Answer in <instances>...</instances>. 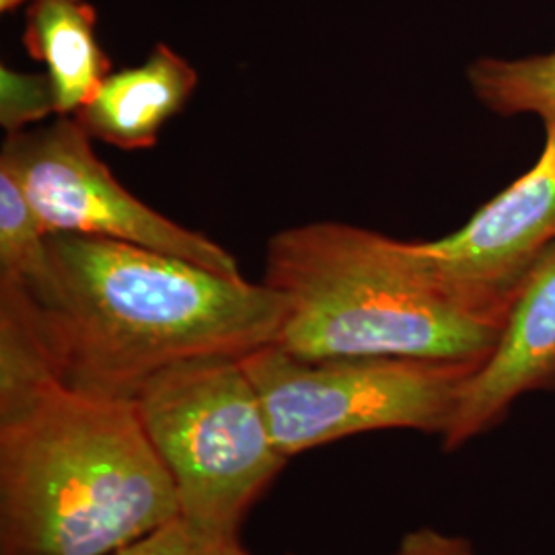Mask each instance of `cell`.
Wrapping results in <instances>:
<instances>
[{"instance_id": "obj_1", "label": "cell", "mask_w": 555, "mask_h": 555, "mask_svg": "<svg viewBox=\"0 0 555 555\" xmlns=\"http://www.w3.org/2000/svg\"><path fill=\"white\" fill-rule=\"evenodd\" d=\"M50 256L48 280L21 288L59 377L73 389L134 399L179 362L241 358L276 341L284 300L263 282L85 235H50Z\"/></svg>"}, {"instance_id": "obj_2", "label": "cell", "mask_w": 555, "mask_h": 555, "mask_svg": "<svg viewBox=\"0 0 555 555\" xmlns=\"http://www.w3.org/2000/svg\"><path fill=\"white\" fill-rule=\"evenodd\" d=\"M178 518L134 399L50 378L0 403V555H112Z\"/></svg>"}, {"instance_id": "obj_3", "label": "cell", "mask_w": 555, "mask_h": 555, "mask_svg": "<svg viewBox=\"0 0 555 555\" xmlns=\"http://www.w3.org/2000/svg\"><path fill=\"white\" fill-rule=\"evenodd\" d=\"M263 284L284 300L276 346L298 358H408L477 369L502 323L417 258L412 241L319 220L268 241Z\"/></svg>"}, {"instance_id": "obj_4", "label": "cell", "mask_w": 555, "mask_h": 555, "mask_svg": "<svg viewBox=\"0 0 555 555\" xmlns=\"http://www.w3.org/2000/svg\"><path fill=\"white\" fill-rule=\"evenodd\" d=\"M241 358L179 362L134 397L173 481L179 518L222 547L238 543L245 516L288 463Z\"/></svg>"}, {"instance_id": "obj_5", "label": "cell", "mask_w": 555, "mask_h": 555, "mask_svg": "<svg viewBox=\"0 0 555 555\" xmlns=\"http://www.w3.org/2000/svg\"><path fill=\"white\" fill-rule=\"evenodd\" d=\"M286 459L377 430L447 433L476 369L408 358H298L276 344L241 358Z\"/></svg>"}, {"instance_id": "obj_6", "label": "cell", "mask_w": 555, "mask_h": 555, "mask_svg": "<svg viewBox=\"0 0 555 555\" xmlns=\"http://www.w3.org/2000/svg\"><path fill=\"white\" fill-rule=\"evenodd\" d=\"M0 167L20 181L48 235L132 243L190 259L222 276L243 278L229 249L130 194L98 157L93 140L75 118L7 137Z\"/></svg>"}, {"instance_id": "obj_7", "label": "cell", "mask_w": 555, "mask_h": 555, "mask_svg": "<svg viewBox=\"0 0 555 555\" xmlns=\"http://www.w3.org/2000/svg\"><path fill=\"white\" fill-rule=\"evenodd\" d=\"M426 268L477 311L504 323L537 261L555 245V121L535 165L481 204L459 231L412 241Z\"/></svg>"}, {"instance_id": "obj_8", "label": "cell", "mask_w": 555, "mask_h": 555, "mask_svg": "<svg viewBox=\"0 0 555 555\" xmlns=\"http://www.w3.org/2000/svg\"><path fill=\"white\" fill-rule=\"evenodd\" d=\"M555 391V245L520 286L494 350L465 378L444 451L494 430L520 397Z\"/></svg>"}, {"instance_id": "obj_9", "label": "cell", "mask_w": 555, "mask_h": 555, "mask_svg": "<svg viewBox=\"0 0 555 555\" xmlns=\"http://www.w3.org/2000/svg\"><path fill=\"white\" fill-rule=\"evenodd\" d=\"M198 70L167 43L146 60L109 73L95 95L73 116L91 140L119 151H144L157 144L160 130L192 100Z\"/></svg>"}, {"instance_id": "obj_10", "label": "cell", "mask_w": 555, "mask_h": 555, "mask_svg": "<svg viewBox=\"0 0 555 555\" xmlns=\"http://www.w3.org/2000/svg\"><path fill=\"white\" fill-rule=\"evenodd\" d=\"M23 46L54 85L59 118H73L112 73L87 0H40L27 7Z\"/></svg>"}, {"instance_id": "obj_11", "label": "cell", "mask_w": 555, "mask_h": 555, "mask_svg": "<svg viewBox=\"0 0 555 555\" xmlns=\"http://www.w3.org/2000/svg\"><path fill=\"white\" fill-rule=\"evenodd\" d=\"M477 101L498 116L555 121V50L525 59H477L467 68Z\"/></svg>"}, {"instance_id": "obj_12", "label": "cell", "mask_w": 555, "mask_h": 555, "mask_svg": "<svg viewBox=\"0 0 555 555\" xmlns=\"http://www.w3.org/2000/svg\"><path fill=\"white\" fill-rule=\"evenodd\" d=\"M50 270V235L20 181L0 167V280L36 288L48 280Z\"/></svg>"}, {"instance_id": "obj_13", "label": "cell", "mask_w": 555, "mask_h": 555, "mask_svg": "<svg viewBox=\"0 0 555 555\" xmlns=\"http://www.w3.org/2000/svg\"><path fill=\"white\" fill-rule=\"evenodd\" d=\"M52 114L59 116L54 85L48 73H23L0 66V126L7 137L29 130Z\"/></svg>"}, {"instance_id": "obj_14", "label": "cell", "mask_w": 555, "mask_h": 555, "mask_svg": "<svg viewBox=\"0 0 555 555\" xmlns=\"http://www.w3.org/2000/svg\"><path fill=\"white\" fill-rule=\"evenodd\" d=\"M227 547L190 529L181 518L112 555H224Z\"/></svg>"}, {"instance_id": "obj_15", "label": "cell", "mask_w": 555, "mask_h": 555, "mask_svg": "<svg viewBox=\"0 0 555 555\" xmlns=\"http://www.w3.org/2000/svg\"><path fill=\"white\" fill-rule=\"evenodd\" d=\"M389 555H477L465 537L449 535L430 527H422L403 537Z\"/></svg>"}, {"instance_id": "obj_16", "label": "cell", "mask_w": 555, "mask_h": 555, "mask_svg": "<svg viewBox=\"0 0 555 555\" xmlns=\"http://www.w3.org/2000/svg\"><path fill=\"white\" fill-rule=\"evenodd\" d=\"M40 0H0V13H15L21 7H31Z\"/></svg>"}, {"instance_id": "obj_17", "label": "cell", "mask_w": 555, "mask_h": 555, "mask_svg": "<svg viewBox=\"0 0 555 555\" xmlns=\"http://www.w3.org/2000/svg\"><path fill=\"white\" fill-rule=\"evenodd\" d=\"M224 555H254L249 554L247 550H243L241 547V543H235V545H231V547H227V552H224Z\"/></svg>"}]
</instances>
